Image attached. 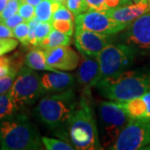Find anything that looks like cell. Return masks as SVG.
Listing matches in <instances>:
<instances>
[{"label":"cell","instance_id":"cell-1","mask_svg":"<svg viewBox=\"0 0 150 150\" xmlns=\"http://www.w3.org/2000/svg\"><path fill=\"white\" fill-rule=\"evenodd\" d=\"M95 88L105 98L126 102L150 91V69H129L99 81Z\"/></svg>","mask_w":150,"mask_h":150},{"label":"cell","instance_id":"cell-2","mask_svg":"<svg viewBox=\"0 0 150 150\" xmlns=\"http://www.w3.org/2000/svg\"><path fill=\"white\" fill-rule=\"evenodd\" d=\"M89 96L90 90H84L78 107L67 123L69 139L76 149H103Z\"/></svg>","mask_w":150,"mask_h":150},{"label":"cell","instance_id":"cell-3","mask_svg":"<svg viewBox=\"0 0 150 150\" xmlns=\"http://www.w3.org/2000/svg\"><path fill=\"white\" fill-rule=\"evenodd\" d=\"M0 145L4 150L43 149L42 137L24 114H13L0 121Z\"/></svg>","mask_w":150,"mask_h":150},{"label":"cell","instance_id":"cell-4","mask_svg":"<svg viewBox=\"0 0 150 150\" xmlns=\"http://www.w3.org/2000/svg\"><path fill=\"white\" fill-rule=\"evenodd\" d=\"M74 89L54 93L42 98L33 109L36 118L52 130H61L79 105Z\"/></svg>","mask_w":150,"mask_h":150},{"label":"cell","instance_id":"cell-5","mask_svg":"<svg viewBox=\"0 0 150 150\" xmlns=\"http://www.w3.org/2000/svg\"><path fill=\"white\" fill-rule=\"evenodd\" d=\"M98 129L101 145L108 149L118 139L131 118L116 101H103L98 106Z\"/></svg>","mask_w":150,"mask_h":150},{"label":"cell","instance_id":"cell-6","mask_svg":"<svg viewBox=\"0 0 150 150\" xmlns=\"http://www.w3.org/2000/svg\"><path fill=\"white\" fill-rule=\"evenodd\" d=\"M137 55L135 50L128 44L121 42L108 44L98 56L100 65L98 82L129 70L134 64Z\"/></svg>","mask_w":150,"mask_h":150},{"label":"cell","instance_id":"cell-7","mask_svg":"<svg viewBox=\"0 0 150 150\" xmlns=\"http://www.w3.org/2000/svg\"><path fill=\"white\" fill-rule=\"evenodd\" d=\"M9 95L18 106L31 105L45 93L40 75L28 66L22 67L11 88Z\"/></svg>","mask_w":150,"mask_h":150},{"label":"cell","instance_id":"cell-8","mask_svg":"<svg viewBox=\"0 0 150 150\" xmlns=\"http://www.w3.org/2000/svg\"><path fill=\"white\" fill-rule=\"evenodd\" d=\"M149 145H150V121L131 118L118 136V139L108 149H144Z\"/></svg>","mask_w":150,"mask_h":150},{"label":"cell","instance_id":"cell-9","mask_svg":"<svg viewBox=\"0 0 150 150\" xmlns=\"http://www.w3.org/2000/svg\"><path fill=\"white\" fill-rule=\"evenodd\" d=\"M119 42L128 44L138 54H150V11L133 21L120 32Z\"/></svg>","mask_w":150,"mask_h":150},{"label":"cell","instance_id":"cell-10","mask_svg":"<svg viewBox=\"0 0 150 150\" xmlns=\"http://www.w3.org/2000/svg\"><path fill=\"white\" fill-rule=\"evenodd\" d=\"M75 28H81L93 32L115 35L123 31L129 24L114 20L108 16L106 12L88 9L75 18Z\"/></svg>","mask_w":150,"mask_h":150},{"label":"cell","instance_id":"cell-11","mask_svg":"<svg viewBox=\"0 0 150 150\" xmlns=\"http://www.w3.org/2000/svg\"><path fill=\"white\" fill-rule=\"evenodd\" d=\"M113 35H105L81 28H75L74 43L79 54L98 57L108 44L112 43Z\"/></svg>","mask_w":150,"mask_h":150},{"label":"cell","instance_id":"cell-12","mask_svg":"<svg viewBox=\"0 0 150 150\" xmlns=\"http://www.w3.org/2000/svg\"><path fill=\"white\" fill-rule=\"evenodd\" d=\"M43 50L47 64L54 69L72 71L79 64V54L69 46L43 48Z\"/></svg>","mask_w":150,"mask_h":150},{"label":"cell","instance_id":"cell-13","mask_svg":"<svg viewBox=\"0 0 150 150\" xmlns=\"http://www.w3.org/2000/svg\"><path fill=\"white\" fill-rule=\"evenodd\" d=\"M79 64L76 73V80L84 88V90H90L98 82L100 65L98 57H91L81 54Z\"/></svg>","mask_w":150,"mask_h":150},{"label":"cell","instance_id":"cell-14","mask_svg":"<svg viewBox=\"0 0 150 150\" xmlns=\"http://www.w3.org/2000/svg\"><path fill=\"white\" fill-rule=\"evenodd\" d=\"M40 79L45 93H54L73 88L76 78L69 73L55 70L42 74Z\"/></svg>","mask_w":150,"mask_h":150},{"label":"cell","instance_id":"cell-15","mask_svg":"<svg viewBox=\"0 0 150 150\" xmlns=\"http://www.w3.org/2000/svg\"><path fill=\"white\" fill-rule=\"evenodd\" d=\"M149 11L150 7L148 4V2H141L138 4H129L119 6L105 12L108 16L111 17L114 20L119 23L130 24L136 18Z\"/></svg>","mask_w":150,"mask_h":150},{"label":"cell","instance_id":"cell-16","mask_svg":"<svg viewBox=\"0 0 150 150\" xmlns=\"http://www.w3.org/2000/svg\"><path fill=\"white\" fill-rule=\"evenodd\" d=\"M131 118L150 121V91L126 102H118Z\"/></svg>","mask_w":150,"mask_h":150},{"label":"cell","instance_id":"cell-17","mask_svg":"<svg viewBox=\"0 0 150 150\" xmlns=\"http://www.w3.org/2000/svg\"><path fill=\"white\" fill-rule=\"evenodd\" d=\"M24 64L26 66L34 70H45V71L57 70L54 69L48 66L46 62L44 50L43 48L39 47H35L28 53L24 59Z\"/></svg>","mask_w":150,"mask_h":150},{"label":"cell","instance_id":"cell-18","mask_svg":"<svg viewBox=\"0 0 150 150\" xmlns=\"http://www.w3.org/2000/svg\"><path fill=\"white\" fill-rule=\"evenodd\" d=\"M71 43V37L53 28L50 33L39 44V48H49L59 46H69Z\"/></svg>","mask_w":150,"mask_h":150},{"label":"cell","instance_id":"cell-19","mask_svg":"<svg viewBox=\"0 0 150 150\" xmlns=\"http://www.w3.org/2000/svg\"><path fill=\"white\" fill-rule=\"evenodd\" d=\"M61 4L55 0H43L35 7V16L41 22L52 21V17Z\"/></svg>","mask_w":150,"mask_h":150},{"label":"cell","instance_id":"cell-20","mask_svg":"<svg viewBox=\"0 0 150 150\" xmlns=\"http://www.w3.org/2000/svg\"><path fill=\"white\" fill-rule=\"evenodd\" d=\"M19 106L9 95V93L0 96V121L15 114Z\"/></svg>","mask_w":150,"mask_h":150},{"label":"cell","instance_id":"cell-21","mask_svg":"<svg viewBox=\"0 0 150 150\" xmlns=\"http://www.w3.org/2000/svg\"><path fill=\"white\" fill-rule=\"evenodd\" d=\"M43 146L48 150H74L75 147L70 142L54 138L42 137Z\"/></svg>","mask_w":150,"mask_h":150},{"label":"cell","instance_id":"cell-22","mask_svg":"<svg viewBox=\"0 0 150 150\" xmlns=\"http://www.w3.org/2000/svg\"><path fill=\"white\" fill-rule=\"evenodd\" d=\"M14 37L24 46L29 45V26L28 22H23L13 28Z\"/></svg>","mask_w":150,"mask_h":150},{"label":"cell","instance_id":"cell-23","mask_svg":"<svg viewBox=\"0 0 150 150\" xmlns=\"http://www.w3.org/2000/svg\"><path fill=\"white\" fill-rule=\"evenodd\" d=\"M65 6L73 13L75 17L89 9V6L86 0H66Z\"/></svg>","mask_w":150,"mask_h":150},{"label":"cell","instance_id":"cell-24","mask_svg":"<svg viewBox=\"0 0 150 150\" xmlns=\"http://www.w3.org/2000/svg\"><path fill=\"white\" fill-rule=\"evenodd\" d=\"M54 28L49 22H39L35 28L36 47H38L43 39L48 36Z\"/></svg>","mask_w":150,"mask_h":150},{"label":"cell","instance_id":"cell-25","mask_svg":"<svg viewBox=\"0 0 150 150\" xmlns=\"http://www.w3.org/2000/svg\"><path fill=\"white\" fill-rule=\"evenodd\" d=\"M51 24L54 29L59 30L65 34L72 36L74 34V22L71 20H52Z\"/></svg>","mask_w":150,"mask_h":150},{"label":"cell","instance_id":"cell-26","mask_svg":"<svg viewBox=\"0 0 150 150\" xmlns=\"http://www.w3.org/2000/svg\"><path fill=\"white\" fill-rule=\"evenodd\" d=\"M18 40L15 38H0V56L10 53L17 48Z\"/></svg>","mask_w":150,"mask_h":150},{"label":"cell","instance_id":"cell-27","mask_svg":"<svg viewBox=\"0 0 150 150\" xmlns=\"http://www.w3.org/2000/svg\"><path fill=\"white\" fill-rule=\"evenodd\" d=\"M21 2L22 0H8L5 8L4 9L0 15V22L18 13V8H19Z\"/></svg>","mask_w":150,"mask_h":150},{"label":"cell","instance_id":"cell-28","mask_svg":"<svg viewBox=\"0 0 150 150\" xmlns=\"http://www.w3.org/2000/svg\"><path fill=\"white\" fill-rule=\"evenodd\" d=\"M74 15L73 13L64 5V4H60L59 7L55 11L52 17V20H71L75 21Z\"/></svg>","mask_w":150,"mask_h":150},{"label":"cell","instance_id":"cell-29","mask_svg":"<svg viewBox=\"0 0 150 150\" xmlns=\"http://www.w3.org/2000/svg\"><path fill=\"white\" fill-rule=\"evenodd\" d=\"M17 74L18 72L15 71L11 73L10 74L0 78V96L10 91L11 88L16 79Z\"/></svg>","mask_w":150,"mask_h":150},{"label":"cell","instance_id":"cell-30","mask_svg":"<svg viewBox=\"0 0 150 150\" xmlns=\"http://www.w3.org/2000/svg\"><path fill=\"white\" fill-rule=\"evenodd\" d=\"M18 68L13 64V61L10 58L0 56V78L10 74L13 72H18Z\"/></svg>","mask_w":150,"mask_h":150},{"label":"cell","instance_id":"cell-31","mask_svg":"<svg viewBox=\"0 0 150 150\" xmlns=\"http://www.w3.org/2000/svg\"><path fill=\"white\" fill-rule=\"evenodd\" d=\"M18 13L20 14L25 21L28 22L29 20H31L33 17H35V7L22 0L21 4L18 8Z\"/></svg>","mask_w":150,"mask_h":150},{"label":"cell","instance_id":"cell-32","mask_svg":"<svg viewBox=\"0 0 150 150\" xmlns=\"http://www.w3.org/2000/svg\"><path fill=\"white\" fill-rule=\"evenodd\" d=\"M23 22H25V20L23 19V18L20 14L16 13V14L6 18V19L3 20L2 22H0V23H3L4 24H5L6 26H8V28H10L13 29L16 26H18L19 23H23Z\"/></svg>","mask_w":150,"mask_h":150},{"label":"cell","instance_id":"cell-33","mask_svg":"<svg viewBox=\"0 0 150 150\" xmlns=\"http://www.w3.org/2000/svg\"><path fill=\"white\" fill-rule=\"evenodd\" d=\"M88 4L89 8L97 11H106V1L107 0H86Z\"/></svg>","mask_w":150,"mask_h":150},{"label":"cell","instance_id":"cell-34","mask_svg":"<svg viewBox=\"0 0 150 150\" xmlns=\"http://www.w3.org/2000/svg\"><path fill=\"white\" fill-rule=\"evenodd\" d=\"M0 38H15L13 29L0 23Z\"/></svg>","mask_w":150,"mask_h":150},{"label":"cell","instance_id":"cell-35","mask_svg":"<svg viewBox=\"0 0 150 150\" xmlns=\"http://www.w3.org/2000/svg\"><path fill=\"white\" fill-rule=\"evenodd\" d=\"M23 2H26L28 4L34 6V7H36V6H37L40 2H42L43 0H23Z\"/></svg>","mask_w":150,"mask_h":150},{"label":"cell","instance_id":"cell-36","mask_svg":"<svg viewBox=\"0 0 150 150\" xmlns=\"http://www.w3.org/2000/svg\"><path fill=\"white\" fill-rule=\"evenodd\" d=\"M8 0H0V15L2 13V12L5 8L6 5L8 4Z\"/></svg>","mask_w":150,"mask_h":150},{"label":"cell","instance_id":"cell-37","mask_svg":"<svg viewBox=\"0 0 150 150\" xmlns=\"http://www.w3.org/2000/svg\"><path fill=\"white\" fill-rule=\"evenodd\" d=\"M129 1L133 3V4H138V3H141V2H147V0H129Z\"/></svg>","mask_w":150,"mask_h":150},{"label":"cell","instance_id":"cell-38","mask_svg":"<svg viewBox=\"0 0 150 150\" xmlns=\"http://www.w3.org/2000/svg\"><path fill=\"white\" fill-rule=\"evenodd\" d=\"M56 2H59L60 4H64L65 5V3H66V0H55Z\"/></svg>","mask_w":150,"mask_h":150},{"label":"cell","instance_id":"cell-39","mask_svg":"<svg viewBox=\"0 0 150 150\" xmlns=\"http://www.w3.org/2000/svg\"><path fill=\"white\" fill-rule=\"evenodd\" d=\"M147 2H148V4H149L150 7V0H147Z\"/></svg>","mask_w":150,"mask_h":150},{"label":"cell","instance_id":"cell-40","mask_svg":"<svg viewBox=\"0 0 150 150\" xmlns=\"http://www.w3.org/2000/svg\"><path fill=\"white\" fill-rule=\"evenodd\" d=\"M0 147H1V145H0Z\"/></svg>","mask_w":150,"mask_h":150}]
</instances>
